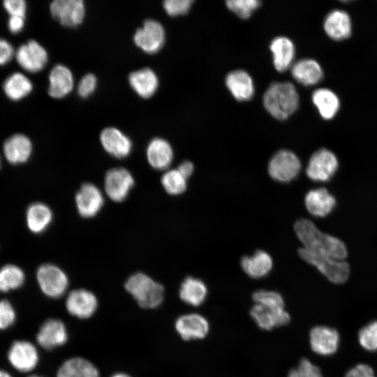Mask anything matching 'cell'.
I'll return each mask as SVG.
<instances>
[{
	"label": "cell",
	"mask_w": 377,
	"mask_h": 377,
	"mask_svg": "<svg viewBox=\"0 0 377 377\" xmlns=\"http://www.w3.org/2000/svg\"><path fill=\"white\" fill-rule=\"evenodd\" d=\"M291 73L298 82L306 86L316 84L322 79L323 75L320 64L311 59L297 61L293 65Z\"/></svg>",
	"instance_id": "cell-29"
},
{
	"label": "cell",
	"mask_w": 377,
	"mask_h": 377,
	"mask_svg": "<svg viewBox=\"0 0 377 377\" xmlns=\"http://www.w3.org/2000/svg\"><path fill=\"white\" fill-rule=\"evenodd\" d=\"M339 332L327 326H316L309 333L311 348L320 355L329 356L335 353L339 348Z\"/></svg>",
	"instance_id": "cell-16"
},
{
	"label": "cell",
	"mask_w": 377,
	"mask_h": 377,
	"mask_svg": "<svg viewBox=\"0 0 377 377\" xmlns=\"http://www.w3.org/2000/svg\"><path fill=\"white\" fill-rule=\"evenodd\" d=\"M305 206L314 216L323 217L328 215L336 205L334 197L325 188L310 190L305 195Z\"/></svg>",
	"instance_id": "cell-21"
},
{
	"label": "cell",
	"mask_w": 377,
	"mask_h": 377,
	"mask_svg": "<svg viewBox=\"0 0 377 377\" xmlns=\"http://www.w3.org/2000/svg\"><path fill=\"white\" fill-rule=\"evenodd\" d=\"M37 281L42 292L47 297L58 298L61 297L68 286L66 274L53 264L40 266L36 273Z\"/></svg>",
	"instance_id": "cell-5"
},
{
	"label": "cell",
	"mask_w": 377,
	"mask_h": 377,
	"mask_svg": "<svg viewBox=\"0 0 377 377\" xmlns=\"http://www.w3.org/2000/svg\"><path fill=\"white\" fill-rule=\"evenodd\" d=\"M67 340V329L64 323L58 319L45 320L36 334L38 343L46 350L63 346Z\"/></svg>",
	"instance_id": "cell-17"
},
{
	"label": "cell",
	"mask_w": 377,
	"mask_h": 377,
	"mask_svg": "<svg viewBox=\"0 0 377 377\" xmlns=\"http://www.w3.org/2000/svg\"><path fill=\"white\" fill-rule=\"evenodd\" d=\"M147 158L150 165L154 169L165 170L172 161V147L167 140L163 138H154L147 146Z\"/></svg>",
	"instance_id": "cell-23"
},
{
	"label": "cell",
	"mask_w": 377,
	"mask_h": 377,
	"mask_svg": "<svg viewBox=\"0 0 377 377\" xmlns=\"http://www.w3.org/2000/svg\"><path fill=\"white\" fill-rule=\"evenodd\" d=\"M250 314L256 324L265 330L286 325L290 320V316L285 308L274 309L258 304L252 306Z\"/></svg>",
	"instance_id": "cell-18"
},
{
	"label": "cell",
	"mask_w": 377,
	"mask_h": 377,
	"mask_svg": "<svg viewBox=\"0 0 377 377\" xmlns=\"http://www.w3.org/2000/svg\"><path fill=\"white\" fill-rule=\"evenodd\" d=\"M177 170L186 179H188L193 174L194 166L191 161H185L180 163Z\"/></svg>",
	"instance_id": "cell-48"
},
{
	"label": "cell",
	"mask_w": 377,
	"mask_h": 377,
	"mask_svg": "<svg viewBox=\"0 0 377 377\" xmlns=\"http://www.w3.org/2000/svg\"><path fill=\"white\" fill-rule=\"evenodd\" d=\"M49 95L61 98L68 95L73 87V76L68 68L62 64L53 67L49 75Z\"/></svg>",
	"instance_id": "cell-22"
},
{
	"label": "cell",
	"mask_w": 377,
	"mask_h": 377,
	"mask_svg": "<svg viewBox=\"0 0 377 377\" xmlns=\"http://www.w3.org/2000/svg\"><path fill=\"white\" fill-rule=\"evenodd\" d=\"M298 254L306 263L316 267L329 281L334 283H343L348 278V264L341 260L313 253L304 247L298 250Z\"/></svg>",
	"instance_id": "cell-4"
},
{
	"label": "cell",
	"mask_w": 377,
	"mask_h": 377,
	"mask_svg": "<svg viewBox=\"0 0 377 377\" xmlns=\"http://www.w3.org/2000/svg\"><path fill=\"white\" fill-rule=\"evenodd\" d=\"M3 8L10 16L25 18L27 3L23 0H6L3 2Z\"/></svg>",
	"instance_id": "cell-43"
},
{
	"label": "cell",
	"mask_w": 377,
	"mask_h": 377,
	"mask_svg": "<svg viewBox=\"0 0 377 377\" xmlns=\"http://www.w3.org/2000/svg\"><path fill=\"white\" fill-rule=\"evenodd\" d=\"M175 327L177 334L185 341L202 339L209 331L208 320L196 313L179 316L175 321Z\"/></svg>",
	"instance_id": "cell-15"
},
{
	"label": "cell",
	"mask_w": 377,
	"mask_h": 377,
	"mask_svg": "<svg viewBox=\"0 0 377 377\" xmlns=\"http://www.w3.org/2000/svg\"><path fill=\"white\" fill-rule=\"evenodd\" d=\"M128 81L133 89L145 98L153 96L158 86L156 73L149 68L132 72L129 75Z\"/></svg>",
	"instance_id": "cell-27"
},
{
	"label": "cell",
	"mask_w": 377,
	"mask_h": 377,
	"mask_svg": "<svg viewBox=\"0 0 377 377\" xmlns=\"http://www.w3.org/2000/svg\"><path fill=\"white\" fill-rule=\"evenodd\" d=\"M226 3L231 11L242 18L249 17L260 5V2L257 0H230Z\"/></svg>",
	"instance_id": "cell-39"
},
{
	"label": "cell",
	"mask_w": 377,
	"mask_h": 377,
	"mask_svg": "<svg viewBox=\"0 0 377 377\" xmlns=\"http://www.w3.org/2000/svg\"><path fill=\"white\" fill-rule=\"evenodd\" d=\"M180 299L186 304L198 306L206 300L207 288L200 279L188 276L182 283L179 291Z\"/></svg>",
	"instance_id": "cell-30"
},
{
	"label": "cell",
	"mask_w": 377,
	"mask_h": 377,
	"mask_svg": "<svg viewBox=\"0 0 377 377\" xmlns=\"http://www.w3.org/2000/svg\"><path fill=\"white\" fill-rule=\"evenodd\" d=\"M192 3L191 0H166L163 2V7L169 15L177 16L186 13Z\"/></svg>",
	"instance_id": "cell-40"
},
{
	"label": "cell",
	"mask_w": 377,
	"mask_h": 377,
	"mask_svg": "<svg viewBox=\"0 0 377 377\" xmlns=\"http://www.w3.org/2000/svg\"><path fill=\"white\" fill-rule=\"evenodd\" d=\"M288 377H301V376L297 369H293L289 371Z\"/></svg>",
	"instance_id": "cell-49"
},
{
	"label": "cell",
	"mask_w": 377,
	"mask_h": 377,
	"mask_svg": "<svg viewBox=\"0 0 377 377\" xmlns=\"http://www.w3.org/2000/svg\"><path fill=\"white\" fill-rule=\"evenodd\" d=\"M15 320V312L7 300L0 301V330H5L11 326Z\"/></svg>",
	"instance_id": "cell-41"
},
{
	"label": "cell",
	"mask_w": 377,
	"mask_h": 377,
	"mask_svg": "<svg viewBox=\"0 0 377 377\" xmlns=\"http://www.w3.org/2000/svg\"><path fill=\"white\" fill-rule=\"evenodd\" d=\"M57 377H99V372L89 360L82 357H73L60 366Z\"/></svg>",
	"instance_id": "cell-31"
},
{
	"label": "cell",
	"mask_w": 377,
	"mask_h": 377,
	"mask_svg": "<svg viewBox=\"0 0 377 377\" xmlns=\"http://www.w3.org/2000/svg\"><path fill=\"white\" fill-rule=\"evenodd\" d=\"M97 307L98 300L96 295L86 289L73 290L66 297V308L68 312L77 318H90Z\"/></svg>",
	"instance_id": "cell-12"
},
{
	"label": "cell",
	"mask_w": 377,
	"mask_h": 377,
	"mask_svg": "<svg viewBox=\"0 0 377 377\" xmlns=\"http://www.w3.org/2000/svg\"><path fill=\"white\" fill-rule=\"evenodd\" d=\"M301 170L298 157L289 150H280L271 158L268 164V173L274 180L289 182L296 178Z\"/></svg>",
	"instance_id": "cell-6"
},
{
	"label": "cell",
	"mask_w": 377,
	"mask_h": 377,
	"mask_svg": "<svg viewBox=\"0 0 377 377\" xmlns=\"http://www.w3.org/2000/svg\"><path fill=\"white\" fill-rule=\"evenodd\" d=\"M263 104L274 118L283 120L297 109L299 95L291 82H274L267 89Z\"/></svg>",
	"instance_id": "cell-2"
},
{
	"label": "cell",
	"mask_w": 377,
	"mask_h": 377,
	"mask_svg": "<svg viewBox=\"0 0 377 377\" xmlns=\"http://www.w3.org/2000/svg\"><path fill=\"white\" fill-rule=\"evenodd\" d=\"M351 28L350 16L341 10H332L324 21L326 34L334 40L347 38L351 34Z\"/></svg>",
	"instance_id": "cell-24"
},
{
	"label": "cell",
	"mask_w": 377,
	"mask_h": 377,
	"mask_svg": "<svg viewBox=\"0 0 377 377\" xmlns=\"http://www.w3.org/2000/svg\"><path fill=\"white\" fill-rule=\"evenodd\" d=\"M165 30L160 22L154 20H147L143 26L134 34L135 45L148 54L158 52L165 42Z\"/></svg>",
	"instance_id": "cell-8"
},
{
	"label": "cell",
	"mask_w": 377,
	"mask_h": 377,
	"mask_svg": "<svg viewBox=\"0 0 377 377\" xmlns=\"http://www.w3.org/2000/svg\"><path fill=\"white\" fill-rule=\"evenodd\" d=\"M8 359L17 371L28 372L36 367L39 356L33 343L27 341H17L11 345L8 353Z\"/></svg>",
	"instance_id": "cell-14"
},
{
	"label": "cell",
	"mask_w": 377,
	"mask_h": 377,
	"mask_svg": "<svg viewBox=\"0 0 377 377\" xmlns=\"http://www.w3.org/2000/svg\"><path fill=\"white\" fill-rule=\"evenodd\" d=\"M24 274L21 268L14 265H6L0 269V291L15 290L24 282Z\"/></svg>",
	"instance_id": "cell-35"
},
{
	"label": "cell",
	"mask_w": 377,
	"mask_h": 377,
	"mask_svg": "<svg viewBox=\"0 0 377 377\" xmlns=\"http://www.w3.org/2000/svg\"><path fill=\"white\" fill-rule=\"evenodd\" d=\"M272 257L266 251H256L252 256H244L241 266L244 272L253 279H260L267 276L272 268Z\"/></svg>",
	"instance_id": "cell-26"
},
{
	"label": "cell",
	"mask_w": 377,
	"mask_h": 377,
	"mask_svg": "<svg viewBox=\"0 0 377 377\" xmlns=\"http://www.w3.org/2000/svg\"><path fill=\"white\" fill-rule=\"evenodd\" d=\"M338 165V160L333 152L320 149L311 156L306 166V175L314 182H327L335 174Z\"/></svg>",
	"instance_id": "cell-7"
},
{
	"label": "cell",
	"mask_w": 377,
	"mask_h": 377,
	"mask_svg": "<svg viewBox=\"0 0 377 377\" xmlns=\"http://www.w3.org/2000/svg\"><path fill=\"white\" fill-rule=\"evenodd\" d=\"M358 341L365 350L368 351L377 350V320L368 323L360 330Z\"/></svg>",
	"instance_id": "cell-38"
},
{
	"label": "cell",
	"mask_w": 377,
	"mask_h": 377,
	"mask_svg": "<svg viewBox=\"0 0 377 377\" xmlns=\"http://www.w3.org/2000/svg\"><path fill=\"white\" fill-rule=\"evenodd\" d=\"M52 212L50 207L41 202L31 205L27 211V223L34 233H41L50 226Z\"/></svg>",
	"instance_id": "cell-32"
},
{
	"label": "cell",
	"mask_w": 377,
	"mask_h": 377,
	"mask_svg": "<svg viewBox=\"0 0 377 377\" xmlns=\"http://www.w3.org/2000/svg\"><path fill=\"white\" fill-rule=\"evenodd\" d=\"M134 185L131 173L124 168L109 170L105 176L104 187L107 195L114 202H122Z\"/></svg>",
	"instance_id": "cell-9"
},
{
	"label": "cell",
	"mask_w": 377,
	"mask_h": 377,
	"mask_svg": "<svg viewBox=\"0 0 377 377\" xmlns=\"http://www.w3.org/2000/svg\"><path fill=\"white\" fill-rule=\"evenodd\" d=\"M29 377H42V376H36V375H33V376H30Z\"/></svg>",
	"instance_id": "cell-52"
},
{
	"label": "cell",
	"mask_w": 377,
	"mask_h": 377,
	"mask_svg": "<svg viewBox=\"0 0 377 377\" xmlns=\"http://www.w3.org/2000/svg\"><path fill=\"white\" fill-rule=\"evenodd\" d=\"M14 49L6 39L0 38V66L8 64L13 58Z\"/></svg>",
	"instance_id": "cell-46"
},
{
	"label": "cell",
	"mask_w": 377,
	"mask_h": 377,
	"mask_svg": "<svg viewBox=\"0 0 377 377\" xmlns=\"http://www.w3.org/2000/svg\"><path fill=\"white\" fill-rule=\"evenodd\" d=\"M294 229L304 248L341 260L346 258L347 249L344 243L320 231L311 221L300 219L295 223Z\"/></svg>",
	"instance_id": "cell-1"
},
{
	"label": "cell",
	"mask_w": 377,
	"mask_h": 377,
	"mask_svg": "<svg viewBox=\"0 0 377 377\" xmlns=\"http://www.w3.org/2000/svg\"><path fill=\"white\" fill-rule=\"evenodd\" d=\"M312 101L320 116L325 119L333 118L340 106L338 96L332 91L326 88L315 90L312 94Z\"/></svg>",
	"instance_id": "cell-33"
},
{
	"label": "cell",
	"mask_w": 377,
	"mask_h": 377,
	"mask_svg": "<svg viewBox=\"0 0 377 377\" xmlns=\"http://www.w3.org/2000/svg\"><path fill=\"white\" fill-rule=\"evenodd\" d=\"M301 377H323L320 369L306 358H302L297 368Z\"/></svg>",
	"instance_id": "cell-44"
},
{
	"label": "cell",
	"mask_w": 377,
	"mask_h": 377,
	"mask_svg": "<svg viewBox=\"0 0 377 377\" xmlns=\"http://www.w3.org/2000/svg\"><path fill=\"white\" fill-rule=\"evenodd\" d=\"M52 17L61 24L74 27L80 24L85 15L82 0H55L50 6Z\"/></svg>",
	"instance_id": "cell-10"
},
{
	"label": "cell",
	"mask_w": 377,
	"mask_h": 377,
	"mask_svg": "<svg viewBox=\"0 0 377 377\" xmlns=\"http://www.w3.org/2000/svg\"><path fill=\"white\" fill-rule=\"evenodd\" d=\"M186 180L177 169L166 171L161 177V184L165 191L170 195H177L186 189Z\"/></svg>",
	"instance_id": "cell-36"
},
{
	"label": "cell",
	"mask_w": 377,
	"mask_h": 377,
	"mask_svg": "<svg viewBox=\"0 0 377 377\" xmlns=\"http://www.w3.org/2000/svg\"><path fill=\"white\" fill-rule=\"evenodd\" d=\"M97 79L92 73H88L82 77L77 86L78 94L82 98H87L95 91Z\"/></svg>",
	"instance_id": "cell-42"
},
{
	"label": "cell",
	"mask_w": 377,
	"mask_h": 377,
	"mask_svg": "<svg viewBox=\"0 0 377 377\" xmlns=\"http://www.w3.org/2000/svg\"><path fill=\"white\" fill-rule=\"evenodd\" d=\"M252 298L256 304L271 309H283L284 300L281 294L273 290H258Z\"/></svg>",
	"instance_id": "cell-37"
},
{
	"label": "cell",
	"mask_w": 377,
	"mask_h": 377,
	"mask_svg": "<svg viewBox=\"0 0 377 377\" xmlns=\"http://www.w3.org/2000/svg\"><path fill=\"white\" fill-rule=\"evenodd\" d=\"M125 288L144 309L158 307L164 298L163 286L144 273L131 275L125 283Z\"/></svg>",
	"instance_id": "cell-3"
},
{
	"label": "cell",
	"mask_w": 377,
	"mask_h": 377,
	"mask_svg": "<svg viewBox=\"0 0 377 377\" xmlns=\"http://www.w3.org/2000/svg\"><path fill=\"white\" fill-rule=\"evenodd\" d=\"M227 87L238 101H248L254 94V86L251 76L243 70L230 72L226 78Z\"/></svg>",
	"instance_id": "cell-25"
},
{
	"label": "cell",
	"mask_w": 377,
	"mask_h": 377,
	"mask_svg": "<svg viewBox=\"0 0 377 377\" xmlns=\"http://www.w3.org/2000/svg\"><path fill=\"white\" fill-rule=\"evenodd\" d=\"M3 149L6 160L16 165L28 161L31 154L32 144L26 135L17 133L4 142Z\"/></svg>",
	"instance_id": "cell-20"
},
{
	"label": "cell",
	"mask_w": 377,
	"mask_h": 377,
	"mask_svg": "<svg viewBox=\"0 0 377 377\" xmlns=\"http://www.w3.org/2000/svg\"><path fill=\"white\" fill-rule=\"evenodd\" d=\"M270 50L275 68L279 72L286 71L295 57V46L292 40L284 36L276 37L271 42Z\"/></svg>",
	"instance_id": "cell-28"
},
{
	"label": "cell",
	"mask_w": 377,
	"mask_h": 377,
	"mask_svg": "<svg viewBox=\"0 0 377 377\" xmlns=\"http://www.w3.org/2000/svg\"><path fill=\"white\" fill-rule=\"evenodd\" d=\"M344 377H376L373 369L366 364H358L351 368Z\"/></svg>",
	"instance_id": "cell-45"
},
{
	"label": "cell",
	"mask_w": 377,
	"mask_h": 377,
	"mask_svg": "<svg viewBox=\"0 0 377 377\" xmlns=\"http://www.w3.org/2000/svg\"><path fill=\"white\" fill-rule=\"evenodd\" d=\"M15 57L18 64L30 73L40 71L48 59L45 49L34 40L20 45L16 51Z\"/></svg>",
	"instance_id": "cell-11"
},
{
	"label": "cell",
	"mask_w": 377,
	"mask_h": 377,
	"mask_svg": "<svg viewBox=\"0 0 377 377\" xmlns=\"http://www.w3.org/2000/svg\"><path fill=\"white\" fill-rule=\"evenodd\" d=\"M111 377H131L129 375L124 373H117L112 375Z\"/></svg>",
	"instance_id": "cell-50"
},
{
	"label": "cell",
	"mask_w": 377,
	"mask_h": 377,
	"mask_svg": "<svg viewBox=\"0 0 377 377\" xmlns=\"http://www.w3.org/2000/svg\"><path fill=\"white\" fill-rule=\"evenodd\" d=\"M24 20L22 17L10 16L8 22L9 31L15 34L20 32L24 27Z\"/></svg>",
	"instance_id": "cell-47"
},
{
	"label": "cell",
	"mask_w": 377,
	"mask_h": 377,
	"mask_svg": "<svg viewBox=\"0 0 377 377\" xmlns=\"http://www.w3.org/2000/svg\"><path fill=\"white\" fill-rule=\"evenodd\" d=\"M75 203L78 213L84 218L96 216L104 204L101 190L94 184L84 183L75 195Z\"/></svg>",
	"instance_id": "cell-13"
},
{
	"label": "cell",
	"mask_w": 377,
	"mask_h": 377,
	"mask_svg": "<svg viewBox=\"0 0 377 377\" xmlns=\"http://www.w3.org/2000/svg\"><path fill=\"white\" fill-rule=\"evenodd\" d=\"M0 165H1V160H0Z\"/></svg>",
	"instance_id": "cell-53"
},
{
	"label": "cell",
	"mask_w": 377,
	"mask_h": 377,
	"mask_svg": "<svg viewBox=\"0 0 377 377\" xmlns=\"http://www.w3.org/2000/svg\"><path fill=\"white\" fill-rule=\"evenodd\" d=\"M33 85L30 80L21 73H13L3 82V89L6 96L12 101H20L29 95Z\"/></svg>",
	"instance_id": "cell-34"
},
{
	"label": "cell",
	"mask_w": 377,
	"mask_h": 377,
	"mask_svg": "<svg viewBox=\"0 0 377 377\" xmlns=\"http://www.w3.org/2000/svg\"><path fill=\"white\" fill-rule=\"evenodd\" d=\"M100 140L104 149L118 158L128 156L132 149L130 138L114 127L103 129L100 135Z\"/></svg>",
	"instance_id": "cell-19"
},
{
	"label": "cell",
	"mask_w": 377,
	"mask_h": 377,
	"mask_svg": "<svg viewBox=\"0 0 377 377\" xmlns=\"http://www.w3.org/2000/svg\"><path fill=\"white\" fill-rule=\"evenodd\" d=\"M0 377H12L8 372L0 369Z\"/></svg>",
	"instance_id": "cell-51"
}]
</instances>
